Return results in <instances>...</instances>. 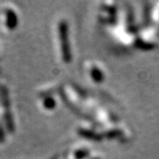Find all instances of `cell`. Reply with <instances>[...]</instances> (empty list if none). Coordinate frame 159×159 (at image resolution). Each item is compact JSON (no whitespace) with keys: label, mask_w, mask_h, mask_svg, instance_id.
Returning <instances> with one entry per match:
<instances>
[{"label":"cell","mask_w":159,"mask_h":159,"mask_svg":"<svg viewBox=\"0 0 159 159\" xmlns=\"http://www.w3.org/2000/svg\"><path fill=\"white\" fill-rule=\"evenodd\" d=\"M61 38L62 39V43H61V55L62 59L66 61L67 62L70 60V50H69V44H68L67 40V29L65 28V24L61 25Z\"/></svg>","instance_id":"6da1fadb"},{"label":"cell","mask_w":159,"mask_h":159,"mask_svg":"<svg viewBox=\"0 0 159 159\" xmlns=\"http://www.w3.org/2000/svg\"><path fill=\"white\" fill-rule=\"evenodd\" d=\"M90 75H91V78L94 80L95 82H100L103 80V74H102V71L99 69V68L95 65H92L90 67Z\"/></svg>","instance_id":"7a4b0ae2"},{"label":"cell","mask_w":159,"mask_h":159,"mask_svg":"<svg viewBox=\"0 0 159 159\" xmlns=\"http://www.w3.org/2000/svg\"><path fill=\"white\" fill-rule=\"evenodd\" d=\"M44 107H45V108H48V109H52V108H54V107H55V101H54V99L52 98V97H48L46 100L44 101Z\"/></svg>","instance_id":"3957f363"}]
</instances>
